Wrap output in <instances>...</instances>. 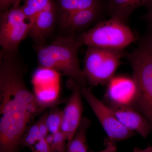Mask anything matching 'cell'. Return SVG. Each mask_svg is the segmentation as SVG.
I'll return each mask as SVG.
<instances>
[{
    "mask_svg": "<svg viewBox=\"0 0 152 152\" xmlns=\"http://www.w3.org/2000/svg\"><path fill=\"white\" fill-rule=\"evenodd\" d=\"M27 66L18 49L0 53V152H19L30 124L48 108L28 89L24 79Z\"/></svg>",
    "mask_w": 152,
    "mask_h": 152,
    "instance_id": "obj_1",
    "label": "cell"
},
{
    "mask_svg": "<svg viewBox=\"0 0 152 152\" xmlns=\"http://www.w3.org/2000/svg\"><path fill=\"white\" fill-rule=\"evenodd\" d=\"M83 44L76 36L58 37L49 45L36 46L41 68L59 72L86 86V79L80 67L78 53Z\"/></svg>",
    "mask_w": 152,
    "mask_h": 152,
    "instance_id": "obj_2",
    "label": "cell"
},
{
    "mask_svg": "<svg viewBox=\"0 0 152 152\" xmlns=\"http://www.w3.org/2000/svg\"><path fill=\"white\" fill-rule=\"evenodd\" d=\"M127 57L137 86L134 106L152 126V48L142 40Z\"/></svg>",
    "mask_w": 152,
    "mask_h": 152,
    "instance_id": "obj_3",
    "label": "cell"
},
{
    "mask_svg": "<svg viewBox=\"0 0 152 152\" xmlns=\"http://www.w3.org/2000/svg\"><path fill=\"white\" fill-rule=\"evenodd\" d=\"M76 37L88 47L117 50H124L137 40L129 27L115 18L101 20Z\"/></svg>",
    "mask_w": 152,
    "mask_h": 152,
    "instance_id": "obj_4",
    "label": "cell"
},
{
    "mask_svg": "<svg viewBox=\"0 0 152 152\" xmlns=\"http://www.w3.org/2000/svg\"><path fill=\"white\" fill-rule=\"evenodd\" d=\"M124 50L88 47L83 72L91 86L107 84L121 64Z\"/></svg>",
    "mask_w": 152,
    "mask_h": 152,
    "instance_id": "obj_5",
    "label": "cell"
},
{
    "mask_svg": "<svg viewBox=\"0 0 152 152\" xmlns=\"http://www.w3.org/2000/svg\"><path fill=\"white\" fill-rule=\"evenodd\" d=\"M20 2L18 1L0 14V45L3 50L18 49L29 34L32 23L25 16Z\"/></svg>",
    "mask_w": 152,
    "mask_h": 152,
    "instance_id": "obj_6",
    "label": "cell"
},
{
    "mask_svg": "<svg viewBox=\"0 0 152 152\" xmlns=\"http://www.w3.org/2000/svg\"><path fill=\"white\" fill-rule=\"evenodd\" d=\"M81 94L104 130L108 137L107 140L115 142L129 138L135 134L136 132L128 129L121 124L110 107L95 96L91 88L82 86Z\"/></svg>",
    "mask_w": 152,
    "mask_h": 152,
    "instance_id": "obj_7",
    "label": "cell"
},
{
    "mask_svg": "<svg viewBox=\"0 0 152 152\" xmlns=\"http://www.w3.org/2000/svg\"><path fill=\"white\" fill-rule=\"evenodd\" d=\"M67 86L72 90V93L63 110L61 130L64 134L67 144L73 138L83 118V105L81 94L83 86L70 78L67 82Z\"/></svg>",
    "mask_w": 152,
    "mask_h": 152,
    "instance_id": "obj_8",
    "label": "cell"
},
{
    "mask_svg": "<svg viewBox=\"0 0 152 152\" xmlns=\"http://www.w3.org/2000/svg\"><path fill=\"white\" fill-rule=\"evenodd\" d=\"M106 6L94 7L80 10L59 18L61 26L70 32L76 35L94 23L102 20Z\"/></svg>",
    "mask_w": 152,
    "mask_h": 152,
    "instance_id": "obj_9",
    "label": "cell"
},
{
    "mask_svg": "<svg viewBox=\"0 0 152 152\" xmlns=\"http://www.w3.org/2000/svg\"><path fill=\"white\" fill-rule=\"evenodd\" d=\"M107 85L106 97L111 106H134L137 86L133 78L114 77Z\"/></svg>",
    "mask_w": 152,
    "mask_h": 152,
    "instance_id": "obj_10",
    "label": "cell"
},
{
    "mask_svg": "<svg viewBox=\"0 0 152 152\" xmlns=\"http://www.w3.org/2000/svg\"><path fill=\"white\" fill-rule=\"evenodd\" d=\"M110 107L121 124L128 129L138 133L145 139L152 132V126L148 121L133 106Z\"/></svg>",
    "mask_w": 152,
    "mask_h": 152,
    "instance_id": "obj_11",
    "label": "cell"
},
{
    "mask_svg": "<svg viewBox=\"0 0 152 152\" xmlns=\"http://www.w3.org/2000/svg\"><path fill=\"white\" fill-rule=\"evenodd\" d=\"M58 17V11L56 4L36 16L29 34L35 42L36 46L44 45L47 37L54 27Z\"/></svg>",
    "mask_w": 152,
    "mask_h": 152,
    "instance_id": "obj_12",
    "label": "cell"
},
{
    "mask_svg": "<svg viewBox=\"0 0 152 152\" xmlns=\"http://www.w3.org/2000/svg\"><path fill=\"white\" fill-rule=\"evenodd\" d=\"M152 6V0H106V8L111 18L119 19L125 24L132 14L140 7L148 9Z\"/></svg>",
    "mask_w": 152,
    "mask_h": 152,
    "instance_id": "obj_13",
    "label": "cell"
},
{
    "mask_svg": "<svg viewBox=\"0 0 152 152\" xmlns=\"http://www.w3.org/2000/svg\"><path fill=\"white\" fill-rule=\"evenodd\" d=\"M59 18L83 9L106 6L105 0H54Z\"/></svg>",
    "mask_w": 152,
    "mask_h": 152,
    "instance_id": "obj_14",
    "label": "cell"
},
{
    "mask_svg": "<svg viewBox=\"0 0 152 152\" xmlns=\"http://www.w3.org/2000/svg\"><path fill=\"white\" fill-rule=\"evenodd\" d=\"M88 119L83 117L73 138L67 144L66 152H93L88 151L87 131L91 126Z\"/></svg>",
    "mask_w": 152,
    "mask_h": 152,
    "instance_id": "obj_15",
    "label": "cell"
},
{
    "mask_svg": "<svg viewBox=\"0 0 152 152\" xmlns=\"http://www.w3.org/2000/svg\"><path fill=\"white\" fill-rule=\"evenodd\" d=\"M55 5L54 0H25L21 9L26 19L32 23L38 14Z\"/></svg>",
    "mask_w": 152,
    "mask_h": 152,
    "instance_id": "obj_16",
    "label": "cell"
},
{
    "mask_svg": "<svg viewBox=\"0 0 152 152\" xmlns=\"http://www.w3.org/2000/svg\"><path fill=\"white\" fill-rule=\"evenodd\" d=\"M63 111L56 106L50 108L47 117L46 124L49 132L56 134L61 131Z\"/></svg>",
    "mask_w": 152,
    "mask_h": 152,
    "instance_id": "obj_17",
    "label": "cell"
},
{
    "mask_svg": "<svg viewBox=\"0 0 152 152\" xmlns=\"http://www.w3.org/2000/svg\"><path fill=\"white\" fill-rule=\"evenodd\" d=\"M42 139L37 121L28 127L22 138L20 145V146L31 149Z\"/></svg>",
    "mask_w": 152,
    "mask_h": 152,
    "instance_id": "obj_18",
    "label": "cell"
},
{
    "mask_svg": "<svg viewBox=\"0 0 152 152\" xmlns=\"http://www.w3.org/2000/svg\"><path fill=\"white\" fill-rule=\"evenodd\" d=\"M54 152H66V139L61 131L54 134H50L45 138Z\"/></svg>",
    "mask_w": 152,
    "mask_h": 152,
    "instance_id": "obj_19",
    "label": "cell"
},
{
    "mask_svg": "<svg viewBox=\"0 0 152 152\" xmlns=\"http://www.w3.org/2000/svg\"><path fill=\"white\" fill-rule=\"evenodd\" d=\"M30 149L32 152H54L45 138L41 139Z\"/></svg>",
    "mask_w": 152,
    "mask_h": 152,
    "instance_id": "obj_20",
    "label": "cell"
},
{
    "mask_svg": "<svg viewBox=\"0 0 152 152\" xmlns=\"http://www.w3.org/2000/svg\"><path fill=\"white\" fill-rule=\"evenodd\" d=\"M48 113V112H45L37 121L39 130L40 133L41 137L42 139H45L49 133L46 124L47 117Z\"/></svg>",
    "mask_w": 152,
    "mask_h": 152,
    "instance_id": "obj_21",
    "label": "cell"
},
{
    "mask_svg": "<svg viewBox=\"0 0 152 152\" xmlns=\"http://www.w3.org/2000/svg\"><path fill=\"white\" fill-rule=\"evenodd\" d=\"M21 0H0V12H2L8 10L10 7L18 1Z\"/></svg>",
    "mask_w": 152,
    "mask_h": 152,
    "instance_id": "obj_22",
    "label": "cell"
},
{
    "mask_svg": "<svg viewBox=\"0 0 152 152\" xmlns=\"http://www.w3.org/2000/svg\"><path fill=\"white\" fill-rule=\"evenodd\" d=\"M106 148L102 151L97 152H118L115 142L107 140L106 142Z\"/></svg>",
    "mask_w": 152,
    "mask_h": 152,
    "instance_id": "obj_23",
    "label": "cell"
},
{
    "mask_svg": "<svg viewBox=\"0 0 152 152\" xmlns=\"http://www.w3.org/2000/svg\"><path fill=\"white\" fill-rule=\"evenodd\" d=\"M142 41L149 45L152 48V25H151V29L149 33L146 37H145Z\"/></svg>",
    "mask_w": 152,
    "mask_h": 152,
    "instance_id": "obj_24",
    "label": "cell"
},
{
    "mask_svg": "<svg viewBox=\"0 0 152 152\" xmlns=\"http://www.w3.org/2000/svg\"><path fill=\"white\" fill-rule=\"evenodd\" d=\"M145 18L151 23L152 25V6L148 9V12L145 15Z\"/></svg>",
    "mask_w": 152,
    "mask_h": 152,
    "instance_id": "obj_25",
    "label": "cell"
},
{
    "mask_svg": "<svg viewBox=\"0 0 152 152\" xmlns=\"http://www.w3.org/2000/svg\"><path fill=\"white\" fill-rule=\"evenodd\" d=\"M133 152H152V146L148 147L144 149L136 148L134 149Z\"/></svg>",
    "mask_w": 152,
    "mask_h": 152,
    "instance_id": "obj_26",
    "label": "cell"
}]
</instances>
